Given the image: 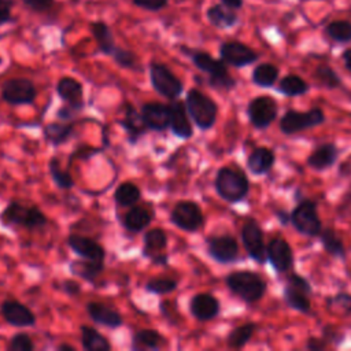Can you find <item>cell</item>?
I'll use <instances>...</instances> for the list:
<instances>
[{
	"instance_id": "1",
	"label": "cell",
	"mask_w": 351,
	"mask_h": 351,
	"mask_svg": "<svg viewBox=\"0 0 351 351\" xmlns=\"http://www.w3.org/2000/svg\"><path fill=\"white\" fill-rule=\"evenodd\" d=\"M214 186L217 193L230 203L243 200L250 191V182L245 174L232 167H221L218 170Z\"/></svg>"
},
{
	"instance_id": "2",
	"label": "cell",
	"mask_w": 351,
	"mask_h": 351,
	"mask_svg": "<svg viewBox=\"0 0 351 351\" xmlns=\"http://www.w3.org/2000/svg\"><path fill=\"white\" fill-rule=\"evenodd\" d=\"M226 285L236 296L248 303L262 299L266 292V282L263 278L250 270L232 271L226 277Z\"/></svg>"
},
{
	"instance_id": "3",
	"label": "cell",
	"mask_w": 351,
	"mask_h": 351,
	"mask_svg": "<svg viewBox=\"0 0 351 351\" xmlns=\"http://www.w3.org/2000/svg\"><path fill=\"white\" fill-rule=\"evenodd\" d=\"M185 106L189 117L202 130H207L214 126L218 114L217 103L207 95L197 89H191L186 93Z\"/></svg>"
},
{
	"instance_id": "4",
	"label": "cell",
	"mask_w": 351,
	"mask_h": 351,
	"mask_svg": "<svg viewBox=\"0 0 351 351\" xmlns=\"http://www.w3.org/2000/svg\"><path fill=\"white\" fill-rule=\"evenodd\" d=\"M4 225H16L25 229H37L48 223L45 214L34 206H25L19 202H10L0 214Z\"/></svg>"
},
{
	"instance_id": "5",
	"label": "cell",
	"mask_w": 351,
	"mask_h": 351,
	"mask_svg": "<svg viewBox=\"0 0 351 351\" xmlns=\"http://www.w3.org/2000/svg\"><path fill=\"white\" fill-rule=\"evenodd\" d=\"M192 60L199 70L208 74V84L211 88L229 90L236 85V81L228 73L223 60H217L206 52H195Z\"/></svg>"
},
{
	"instance_id": "6",
	"label": "cell",
	"mask_w": 351,
	"mask_h": 351,
	"mask_svg": "<svg viewBox=\"0 0 351 351\" xmlns=\"http://www.w3.org/2000/svg\"><path fill=\"white\" fill-rule=\"evenodd\" d=\"M149 80L154 89L166 99H177L182 92V82L163 63H151Z\"/></svg>"
},
{
	"instance_id": "7",
	"label": "cell",
	"mask_w": 351,
	"mask_h": 351,
	"mask_svg": "<svg viewBox=\"0 0 351 351\" xmlns=\"http://www.w3.org/2000/svg\"><path fill=\"white\" fill-rule=\"evenodd\" d=\"M293 228L306 236H319L322 226L317 213V204L313 200H303L296 204L291 213Z\"/></svg>"
},
{
	"instance_id": "8",
	"label": "cell",
	"mask_w": 351,
	"mask_h": 351,
	"mask_svg": "<svg viewBox=\"0 0 351 351\" xmlns=\"http://www.w3.org/2000/svg\"><path fill=\"white\" fill-rule=\"evenodd\" d=\"M324 121H325V115H324L322 110L318 107L311 108L307 112H299V111L289 110L282 115V118L280 121V129L285 134H293V133L302 132L304 129L318 126Z\"/></svg>"
},
{
	"instance_id": "9",
	"label": "cell",
	"mask_w": 351,
	"mask_h": 351,
	"mask_svg": "<svg viewBox=\"0 0 351 351\" xmlns=\"http://www.w3.org/2000/svg\"><path fill=\"white\" fill-rule=\"evenodd\" d=\"M310 295L311 285L306 278L299 274H292L288 277V282L284 289V299L291 308L300 313H308L311 307Z\"/></svg>"
},
{
	"instance_id": "10",
	"label": "cell",
	"mask_w": 351,
	"mask_h": 351,
	"mask_svg": "<svg viewBox=\"0 0 351 351\" xmlns=\"http://www.w3.org/2000/svg\"><path fill=\"white\" fill-rule=\"evenodd\" d=\"M170 221L185 232H196L204 223V217L200 207L195 202H178L170 214Z\"/></svg>"
},
{
	"instance_id": "11",
	"label": "cell",
	"mask_w": 351,
	"mask_h": 351,
	"mask_svg": "<svg viewBox=\"0 0 351 351\" xmlns=\"http://www.w3.org/2000/svg\"><path fill=\"white\" fill-rule=\"evenodd\" d=\"M37 90L34 84L27 78H11L1 88V99L11 106L30 104L34 101Z\"/></svg>"
},
{
	"instance_id": "12",
	"label": "cell",
	"mask_w": 351,
	"mask_h": 351,
	"mask_svg": "<svg viewBox=\"0 0 351 351\" xmlns=\"http://www.w3.org/2000/svg\"><path fill=\"white\" fill-rule=\"evenodd\" d=\"M241 241L248 255L258 263H265L267 259L266 247L263 243V232L258 222L252 218L244 222L241 228Z\"/></svg>"
},
{
	"instance_id": "13",
	"label": "cell",
	"mask_w": 351,
	"mask_h": 351,
	"mask_svg": "<svg viewBox=\"0 0 351 351\" xmlns=\"http://www.w3.org/2000/svg\"><path fill=\"white\" fill-rule=\"evenodd\" d=\"M247 114L256 129H266L277 117V103L270 96H256L248 103Z\"/></svg>"
},
{
	"instance_id": "14",
	"label": "cell",
	"mask_w": 351,
	"mask_h": 351,
	"mask_svg": "<svg viewBox=\"0 0 351 351\" xmlns=\"http://www.w3.org/2000/svg\"><path fill=\"white\" fill-rule=\"evenodd\" d=\"M208 255L219 263H230L239 256V244L229 234L211 236L207 239Z\"/></svg>"
},
{
	"instance_id": "15",
	"label": "cell",
	"mask_w": 351,
	"mask_h": 351,
	"mask_svg": "<svg viewBox=\"0 0 351 351\" xmlns=\"http://www.w3.org/2000/svg\"><path fill=\"white\" fill-rule=\"evenodd\" d=\"M0 313L7 324L16 328L33 326L36 324L34 313L18 300H4L0 306Z\"/></svg>"
},
{
	"instance_id": "16",
	"label": "cell",
	"mask_w": 351,
	"mask_h": 351,
	"mask_svg": "<svg viewBox=\"0 0 351 351\" xmlns=\"http://www.w3.org/2000/svg\"><path fill=\"white\" fill-rule=\"evenodd\" d=\"M141 117L148 129L162 132L170 125V108L169 104L159 101H149L141 106Z\"/></svg>"
},
{
	"instance_id": "17",
	"label": "cell",
	"mask_w": 351,
	"mask_h": 351,
	"mask_svg": "<svg viewBox=\"0 0 351 351\" xmlns=\"http://www.w3.org/2000/svg\"><path fill=\"white\" fill-rule=\"evenodd\" d=\"M167 245V234L163 229L155 228L144 234V247H143V255L148 256L154 263L156 265H166L167 263V255H165L162 251Z\"/></svg>"
},
{
	"instance_id": "18",
	"label": "cell",
	"mask_w": 351,
	"mask_h": 351,
	"mask_svg": "<svg viewBox=\"0 0 351 351\" xmlns=\"http://www.w3.org/2000/svg\"><path fill=\"white\" fill-rule=\"evenodd\" d=\"M56 92L71 111L78 112L84 108V89L82 85L71 77H63L56 84Z\"/></svg>"
},
{
	"instance_id": "19",
	"label": "cell",
	"mask_w": 351,
	"mask_h": 351,
	"mask_svg": "<svg viewBox=\"0 0 351 351\" xmlns=\"http://www.w3.org/2000/svg\"><path fill=\"white\" fill-rule=\"evenodd\" d=\"M266 252H267V259L270 261L271 266L278 273L288 271L292 267L293 254H292V248L287 240H284L281 237L273 239L269 243Z\"/></svg>"
},
{
	"instance_id": "20",
	"label": "cell",
	"mask_w": 351,
	"mask_h": 351,
	"mask_svg": "<svg viewBox=\"0 0 351 351\" xmlns=\"http://www.w3.org/2000/svg\"><path fill=\"white\" fill-rule=\"evenodd\" d=\"M170 108V130L174 136L181 138H189L193 134L192 123L189 121V112L185 103L173 99L169 104Z\"/></svg>"
},
{
	"instance_id": "21",
	"label": "cell",
	"mask_w": 351,
	"mask_h": 351,
	"mask_svg": "<svg viewBox=\"0 0 351 351\" xmlns=\"http://www.w3.org/2000/svg\"><path fill=\"white\" fill-rule=\"evenodd\" d=\"M219 53L225 63H229L234 67L247 66L258 59V55L250 47L237 41L223 43L221 45Z\"/></svg>"
},
{
	"instance_id": "22",
	"label": "cell",
	"mask_w": 351,
	"mask_h": 351,
	"mask_svg": "<svg viewBox=\"0 0 351 351\" xmlns=\"http://www.w3.org/2000/svg\"><path fill=\"white\" fill-rule=\"evenodd\" d=\"M67 244L77 255L82 256L84 259L104 261L106 258L104 248L93 239L81 234H70L67 237Z\"/></svg>"
},
{
	"instance_id": "23",
	"label": "cell",
	"mask_w": 351,
	"mask_h": 351,
	"mask_svg": "<svg viewBox=\"0 0 351 351\" xmlns=\"http://www.w3.org/2000/svg\"><path fill=\"white\" fill-rule=\"evenodd\" d=\"M191 314L199 321H210L219 313V302L211 293H197L189 302Z\"/></svg>"
},
{
	"instance_id": "24",
	"label": "cell",
	"mask_w": 351,
	"mask_h": 351,
	"mask_svg": "<svg viewBox=\"0 0 351 351\" xmlns=\"http://www.w3.org/2000/svg\"><path fill=\"white\" fill-rule=\"evenodd\" d=\"M86 313L96 324L115 329L123 324L122 315L115 310L99 302H89L86 304Z\"/></svg>"
},
{
	"instance_id": "25",
	"label": "cell",
	"mask_w": 351,
	"mask_h": 351,
	"mask_svg": "<svg viewBox=\"0 0 351 351\" xmlns=\"http://www.w3.org/2000/svg\"><path fill=\"white\" fill-rule=\"evenodd\" d=\"M121 125L125 129L128 134V140L132 144H134L148 129L147 125L144 123L141 112H137V110L132 104L126 106L125 118L121 121Z\"/></svg>"
},
{
	"instance_id": "26",
	"label": "cell",
	"mask_w": 351,
	"mask_h": 351,
	"mask_svg": "<svg viewBox=\"0 0 351 351\" xmlns=\"http://www.w3.org/2000/svg\"><path fill=\"white\" fill-rule=\"evenodd\" d=\"M339 156V148L332 143H325L315 148L307 158V165L315 170L330 167Z\"/></svg>"
},
{
	"instance_id": "27",
	"label": "cell",
	"mask_w": 351,
	"mask_h": 351,
	"mask_svg": "<svg viewBox=\"0 0 351 351\" xmlns=\"http://www.w3.org/2000/svg\"><path fill=\"white\" fill-rule=\"evenodd\" d=\"M276 162V155L270 148L258 147L255 148L247 159V166L250 171L255 176H261L267 173Z\"/></svg>"
},
{
	"instance_id": "28",
	"label": "cell",
	"mask_w": 351,
	"mask_h": 351,
	"mask_svg": "<svg viewBox=\"0 0 351 351\" xmlns=\"http://www.w3.org/2000/svg\"><path fill=\"white\" fill-rule=\"evenodd\" d=\"M152 221V213L148 211L144 207L140 206H133L123 217L122 223L126 228V230L138 233L143 229H145Z\"/></svg>"
},
{
	"instance_id": "29",
	"label": "cell",
	"mask_w": 351,
	"mask_h": 351,
	"mask_svg": "<svg viewBox=\"0 0 351 351\" xmlns=\"http://www.w3.org/2000/svg\"><path fill=\"white\" fill-rule=\"evenodd\" d=\"M81 346L85 351H110L111 344L95 328L82 325L81 328Z\"/></svg>"
},
{
	"instance_id": "30",
	"label": "cell",
	"mask_w": 351,
	"mask_h": 351,
	"mask_svg": "<svg viewBox=\"0 0 351 351\" xmlns=\"http://www.w3.org/2000/svg\"><path fill=\"white\" fill-rule=\"evenodd\" d=\"M166 343L165 337L154 329H141L133 335V350H158Z\"/></svg>"
},
{
	"instance_id": "31",
	"label": "cell",
	"mask_w": 351,
	"mask_h": 351,
	"mask_svg": "<svg viewBox=\"0 0 351 351\" xmlns=\"http://www.w3.org/2000/svg\"><path fill=\"white\" fill-rule=\"evenodd\" d=\"M70 270L73 274L89 282H93L104 270V261H74L70 266Z\"/></svg>"
},
{
	"instance_id": "32",
	"label": "cell",
	"mask_w": 351,
	"mask_h": 351,
	"mask_svg": "<svg viewBox=\"0 0 351 351\" xmlns=\"http://www.w3.org/2000/svg\"><path fill=\"white\" fill-rule=\"evenodd\" d=\"M74 132L73 123H64V122H51L44 128V137L45 140L52 145H59L66 143Z\"/></svg>"
},
{
	"instance_id": "33",
	"label": "cell",
	"mask_w": 351,
	"mask_h": 351,
	"mask_svg": "<svg viewBox=\"0 0 351 351\" xmlns=\"http://www.w3.org/2000/svg\"><path fill=\"white\" fill-rule=\"evenodd\" d=\"M141 197L140 188L133 182H122L114 192V200L119 207L134 206Z\"/></svg>"
},
{
	"instance_id": "34",
	"label": "cell",
	"mask_w": 351,
	"mask_h": 351,
	"mask_svg": "<svg viewBox=\"0 0 351 351\" xmlns=\"http://www.w3.org/2000/svg\"><path fill=\"white\" fill-rule=\"evenodd\" d=\"M90 30H92V34L95 36V38L97 41V45H99L100 51L107 53V55H112L117 45L114 43V38H112V34H111L108 26L103 22H93L90 25Z\"/></svg>"
},
{
	"instance_id": "35",
	"label": "cell",
	"mask_w": 351,
	"mask_h": 351,
	"mask_svg": "<svg viewBox=\"0 0 351 351\" xmlns=\"http://www.w3.org/2000/svg\"><path fill=\"white\" fill-rule=\"evenodd\" d=\"M319 239L322 243V247L325 248V251L335 256V258H344L346 256V248L343 245L341 239L333 232V229H325L321 230L319 233Z\"/></svg>"
},
{
	"instance_id": "36",
	"label": "cell",
	"mask_w": 351,
	"mask_h": 351,
	"mask_svg": "<svg viewBox=\"0 0 351 351\" xmlns=\"http://www.w3.org/2000/svg\"><path fill=\"white\" fill-rule=\"evenodd\" d=\"M278 77V69L270 63H262L255 67L252 73V81L258 86L269 88L273 86Z\"/></svg>"
},
{
	"instance_id": "37",
	"label": "cell",
	"mask_w": 351,
	"mask_h": 351,
	"mask_svg": "<svg viewBox=\"0 0 351 351\" xmlns=\"http://www.w3.org/2000/svg\"><path fill=\"white\" fill-rule=\"evenodd\" d=\"M210 22L217 27H229L236 22V15L228 5H214L207 11Z\"/></svg>"
},
{
	"instance_id": "38",
	"label": "cell",
	"mask_w": 351,
	"mask_h": 351,
	"mask_svg": "<svg viewBox=\"0 0 351 351\" xmlns=\"http://www.w3.org/2000/svg\"><path fill=\"white\" fill-rule=\"evenodd\" d=\"M278 90L285 96H300L308 92V85L299 75L289 74L281 80Z\"/></svg>"
},
{
	"instance_id": "39",
	"label": "cell",
	"mask_w": 351,
	"mask_h": 351,
	"mask_svg": "<svg viewBox=\"0 0 351 351\" xmlns=\"http://www.w3.org/2000/svg\"><path fill=\"white\" fill-rule=\"evenodd\" d=\"M48 170H49V176L52 177V180H53V182L56 184L58 188L70 189V188L74 186V180H73L71 174L69 171L62 170L58 158H52L49 160Z\"/></svg>"
},
{
	"instance_id": "40",
	"label": "cell",
	"mask_w": 351,
	"mask_h": 351,
	"mask_svg": "<svg viewBox=\"0 0 351 351\" xmlns=\"http://www.w3.org/2000/svg\"><path fill=\"white\" fill-rule=\"evenodd\" d=\"M255 328L256 326L252 322H248V324H244V325H240V326L234 328L228 336V344L232 348L244 347L248 343V340L251 339V336L254 335Z\"/></svg>"
},
{
	"instance_id": "41",
	"label": "cell",
	"mask_w": 351,
	"mask_h": 351,
	"mask_svg": "<svg viewBox=\"0 0 351 351\" xmlns=\"http://www.w3.org/2000/svg\"><path fill=\"white\" fill-rule=\"evenodd\" d=\"M177 288V281L166 277H155L147 281L145 289L155 295H166Z\"/></svg>"
},
{
	"instance_id": "42",
	"label": "cell",
	"mask_w": 351,
	"mask_h": 351,
	"mask_svg": "<svg viewBox=\"0 0 351 351\" xmlns=\"http://www.w3.org/2000/svg\"><path fill=\"white\" fill-rule=\"evenodd\" d=\"M326 33L335 41H351V23L347 21H335L326 26Z\"/></svg>"
},
{
	"instance_id": "43",
	"label": "cell",
	"mask_w": 351,
	"mask_h": 351,
	"mask_svg": "<svg viewBox=\"0 0 351 351\" xmlns=\"http://www.w3.org/2000/svg\"><path fill=\"white\" fill-rule=\"evenodd\" d=\"M315 77L321 82V85H324L328 89H333L340 85L339 75L328 66H319L315 71Z\"/></svg>"
},
{
	"instance_id": "44",
	"label": "cell",
	"mask_w": 351,
	"mask_h": 351,
	"mask_svg": "<svg viewBox=\"0 0 351 351\" xmlns=\"http://www.w3.org/2000/svg\"><path fill=\"white\" fill-rule=\"evenodd\" d=\"M8 351H33L34 344L29 335L26 333H16L11 337L7 344Z\"/></svg>"
},
{
	"instance_id": "45",
	"label": "cell",
	"mask_w": 351,
	"mask_h": 351,
	"mask_svg": "<svg viewBox=\"0 0 351 351\" xmlns=\"http://www.w3.org/2000/svg\"><path fill=\"white\" fill-rule=\"evenodd\" d=\"M330 308L337 307L344 314L351 315V295L350 293H337L328 300Z\"/></svg>"
},
{
	"instance_id": "46",
	"label": "cell",
	"mask_w": 351,
	"mask_h": 351,
	"mask_svg": "<svg viewBox=\"0 0 351 351\" xmlns=\"http://www.w3.org/2000/svg\"><path fill=\"white\" fill-rule=\"evenodd\" d=\"M115 62L122 66V67H128V69H133L136 66V56L133 52L122 49V48H115L114 53H112Z\"/></svg>"
},
{
	"instance_id": "47",
	"label": "cell",
	"mask_w": 351,
	"mask_h": 351,
	"mask_svg": "<svg viewBox=\"0 0 351 351\" xmlns=\"http://www.w3.org/2000/svg\"><path fill=\"white\" fill-rule=\"evenodd\" d=\"M133 3L141 8H147V10H160L166 5L167 0H133Z\"/></svg>"
},
{
	"instance_id": "48",
	"label": "cell",
	"mask_w": 351,
	"mask_h": 351,
	"mask_svg": "<svg viewBox=\"0 0 351 351\" xmlns=\"http://www.w3.org/2000/svg\"><path fill=\"white\" fill-rule=\"evenodd\" d=\"M23 3L36 11H45L52 7L53 0H23Z\"/></svg>"
},
{
	"instance_id": "49",
	"label": "cell",
	"mask_w": 351,
	"mask_h": 351,
	"mask_svg": "<svg viewBox=\"0 0 351 351\" xmlns=\"http://www.w3.org/2000/svg\"><path fill=\"white\" fill-rule=\"evenodd\" d=\"M62 288H63V291H64L67 295H70V296H75V295H78V293L81 292L80 284L75 282V281H73V280H64V281L62 282Z\"/></svg>"
},
{
	"instance_id": "50",
	"label": "cell",
	"mask_w": 351,
	"mask_h": 351,
	"mask_svg": "<svg viewBox=\"0 0 351 351\" xmlns=\"http://www.w3.org/2000/svg\"><path fill=\"white\" fill-rule=\"evenodd\" d=\"M10 10H11L10 3H5V1L0 0V25L10 21V18H11V11Z\"/></svg>"
},
{
	"instance_id": "51",
	"label": "cell",
	"mask_w": 351,
	"mask_h": 351,
	"mask_svg": "<svg viewBox=\"0 0 351 351\" xmlns=\"http://www.w3.org/2000/svg\"><path fill=\"white\" fill-rule=\"evenodd\" d=\"M326 347V344H325V341L324 340H321V339H310L308 341H307V348L308 350H324Z\"/></svg>"
},
{
	"instance_id": "52",
	"label": "cell",
	"mask_w": 351,
	"mask_h": 351,
	"mask_svg": "<svg viewBox=\"0 0 351 351\" xmlns=\"http://www.w3.org/2000/svg\"><path fill=\"white\" fill-rule=\"evenodd\" d=\"M276 215L280 218V222L281 223H287L288 221H291V215H288L285 211H282V210H277L276 211Z\"/></svg>"
},
{
	"instance_id": "53",
	"label": "cell",
	"mask_w": 351,
	"mask_h": 351,
	"mask_svg": "<svg viewBox=\"0 0 351 351\" xmlns=\"http://www.w3.org/2000/svg\"><path fill=\"white\" fill-rule=\"evenodd\" d=\"M343 59H344L346 67L351 71V48H350V49H347V51L343 53Z\"/></svg>"
},
{
	"instance_id": "54",
	"label": "cell",
	"mask_w": 351,
	"mask_h": 351,
	"mask_svg": "<svg viewBox=\"0 0 351 351\" xmlns=\"http://www.w3.org/2000/svg\"><path fill=\"white\" fill-rule=\"evenodd\" d=\"M222 3L229 8H239L241 5V0H222Z\"/></svg>"
},
{
	"instance_id": "55",
	"label": "cell",
	"mask_w": 351,
	"mask_h": 351,
	"mask_svg": "<svg viewBox=\"0 0 351 351\" xmlns=\"http://www.w3.org/2000/svg\"><path fill=\"white\" fill-rule=\"evenodd\" d=\"M58 351H75V347L71 344H60L56 347Z\"/></svg>"
}]
</instances>
